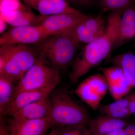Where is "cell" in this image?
Segmentation results:
<instances>
[{
  "mask_svg": "<svg viewBox=\"0 0 135 135\" xmlns=\"http://www.w3.org/2000/svg\"><path fill=\"white\" fill-rule=\"evenodd\" d=\"M83 20L61 35L69 38L79 45L80 44H88L94 41L97 38L85 26Z\"/></svg>",
  "mask_w": 135,
  "mask_h": 135,
  "instance_id": "d6986e66",
  "label": "cell"
},
{
  "mask_svg": "<svg viewBox=\"0 0 135 135\" xmlns=\"http://www.w3.org/2000/svg\"><path fill=\"white\" fill-rule=\"evenodd\" d=\"M60 128H57L53 129L47 135H58L60 131Z\"/></svg>",
  "mask_w": 135,
  "mask_h": 135,
  "instance_id": "1f68e13d",
  "label": "cell"
},
{
  "mask_svg": "<svg viewBox=\"0 0 135 135\" xmlns=\"http://www.w3.org/2000/svg\"><path fill=\"white\" fill-rule=\"evenodd\" d=\"M129 109L131 114H135V101L129 100Z\"/></svg>",
  "mask_w": 135,
  "mask_h": 135,
  "instance_id": "4dcf8cb0",
  "label": "cell"
},
{
  "mask_svg": "<svg viewBox=\"0 0 135 135\" xmlns=\"http://www.w3.org/2000/svg\"><path fill=\"white\" fill-rule=\"evenodd\" d=\"M135 36V2L124 9L119 22L118 38L116 45Z\"/></svg>",
  "mask_w": 135,
  "mask_h": 135,
  "instance_id": "7c38bea8",
  "label": "cell"
},
{
  "mask_svg": "<svg viewBox=\"0 0 135 135\" xmlns=\"http://www.w3.org/2000/svg\"><path fill=\"white\" fill-rule=\"evenodd\" d=\"M51 93L42 90H25L15 94L8 115L12 116L27 105L46 98Z\"/></svg>",
  "mask_w": 135,
  "mask_h": 135,
  "instance_id": "4fadbf2b",
  "label": "cell"
},
{
  "mask_svg": "<svg viewBox=\"0 0 135 135\" xmlns=\"http://www.w3.org/2000/svg\"><path fill=\"white\" fill-rule=\"evenodd\" d=\"M129 100L128 97L116 100L100 107L101 112L113 118L121 119L131 114L129 109Z\"/></svg>",
  "mask_w": 135,
  "mask_h": 135,
  "instance_id": "ac0fdd59",
  "label": "cell"
},
{
  "mask_svg": "<svg viewBox=\"0 0 135 135\" xmlns=\"http://www.w3.org/2000/svg\"><path fill=\"white\" fill-rule=\"evenodd\" d=\"M34 44H13L0 47V75L20 80L37 60Z\"/></svg>",
  "mask_w": 135,
  "mask_h": 135,
  "instance_id": "3957f363",
  "label": "cell"
},
{
  "mask_svg": "<svg viewBox=\"0 0 135 135\" xmlns=\"http://www.w3.org/2000/svg\"><path fill=\"white\" fill-rule=\"evenodd\" d=\"M86 80L99 97L103 99L109 89L108 83L104 75L97 74L86 79Z\"/></svg>",
  "mask_w": 135,
  "mask_h": 135,
  "instance_id": "44dd1931",
  "label": "cell"
},
{
  "mask_svg": "<svg viewBox=\"0 0 135 135\" xmlns=\"http://www.w3.org/2000/svg\"><path fill=\"white\" fill-rule=\"evenodd\" d=\"M1 18L11 26H22L40 25V15H37L30 8L1 13Z\"/></svg>",
  "mask_w": 135,
  "mask_h": 135,
  "instance_id": "8fae6325",
  "label": "cell"
},
{
  "mask_svg": "<svg viewBox=\"0 0 135 135\" xmlns=\"http://www.w3.org/2000/svg\"><path fill=\"white\" fill-rule=\"evenodd\" d=\"M117 83L123 90V92H125L126 95H127L129 92L131 88H133L124 75L120 78Z\"/></svg>",
  "mask_w": 135,
  "mask_h": 135,
  "instance_id": "484cf974",
  "label": "cell"
},
{
  "mask_svg": "<svg viewBox=\"0 0 135 135\" xmlns=\"http://www.w3.org/2000/svg\"><path fill=\"white\" fill-rule=\"evenodd\" d=\"M128 98L129 100H133V101H135V94L128 97Z\"/></svg>",
  "mask_w": 135,
  "mask_h": 135,
  "instance_id": "d6a6232c",
  "label": "cell"
},
{
  "mask_svg": "<svg viewBox=\"0 0 135 135\" xmlns=\"http://www.w3.org/2000/svg\"><path fill=\"white\" fill-rule=\"evenodd\" d=\"M71 6L86 7L92 5L95 0H66Z\"/></svg>",
  "mask_w": 135,
  "mask_h": 135,
  "instance_id": "4316f807",
  "label": "cell"
},
{
  "mask_svg": "<svg viewBox=\"0 0 135 135\" xmlns=\"http://www.w3.org/2000/svg\"><path fill=\"white\" fill-rule=\"evenodd\" d=\"M60 80V71L37 60L15 87V94L25 90H42L51 92Z\"/></svg>",
  "mask_w": 135,
  "mask_h": 135,
  "instance_id": "5b68a950",
  "label": "cell"
},
{
  "mask_svg": "<svg viewBox=\"0 0 135 135\" xmlns=\"http://www.w3.org/2000/svg\"><path fill=\"white\" fill-rule=\"evenodd\" d=\"M103 12L125 9L135 2V0H98Z\"/></svg>",
  "mask_w": 135,
  "mask_h": 135,
  "instance_id": "7402d4cb",
  "label": "cell"
},
{
  "mask_svg": "<svg viewBox=\"0 0 135 135\" xmlns=\"http://www.w3.org/2000/svg\"><path fill=\"white\" fill-rule=\"evenodd\" d=\"M83 23L94 35L97 38L103 36L105 33V21L100 15L95 17L89 16L83 21Z\"/></svg>",
  "mask_w": 135,
  "mask_h": 135,
  "instance_id": "ffe728a7",
  "label": "cell"
},
{
  "mask_svg": "<svg viewBox=\"0 0 135 135\" xmlns=\"http://www.w3.org/2000/svg\"><path fill=\"white\" fill-rule=\"evenodd\" d=\"M101 70L108 84L117 83L124 75L120 68L116 66L103 68Z\"/></svg>",
  "mask_w": 135,
  "mask_h": 135,
  "instance_id": "603a6c76",
  "label": "cell"
},
{
  "mask_svg": "<svg viewBox=\"0 0 135 135\" xmlns=\"http://www.w3.org/2000/svg\"><path fill=\"white\" fill-rule=\"evenodd\" d=\"M112 60L115 66L120 68L132 86H135V55L131 53H124L116 56Z\"/></svg>",
  "mask_w": 135,
  "mask_h": 135,
  "instance_id": "9a60e30c",
  "label": "cell"
},
{
  "mask_svg": "<svg viewBox=\"0 0 135 135\" xmlns=\"http://www.w3.org/2000/svg\"><path fill=\"white\" fill-rule=\"evenodd\" d=\"M123 10L111 12L105 33L86 44L75 56L69 74L71 84L75 85L81 77L101 63L109 55L113 46L116 45L119 22Z\"/></svg>",
  "mask_w": 135,
  "mask_h": 135,
  "instance_id": "6da1fadb",
  "label": "cell"
},
{
  "mask_svg": "<svg viewBox=\"0 0 135 135\" xmlns=\"http://www.w3.org/2000/svg\"><path fill=\"white\" fill-rule=\"evenodd\" d=\"M49 98L51 111L48 118L52 127H77L87 121L88 114L86 110L74 101L66 91L55 89Z\"/></svg>",
  "mask_w": 135,
  "mask_h": 135,
  "instance_id": "277c9868",
  "label": "cell"
},
{
  "mask_svg": "<svg viewBox=\"0 0 135 135\" xmlns=\"http://www.w3.org/2000/svg\"><path fill=\"white\" fill-rule=\"evenodd\" d=\"M75 94L94 110L99 108L102 98L92 89L86 80L78 85L75 90Z\"/></svg>",
  "mask_w": 135,
  "mask_h": 135,
  "instance_id": "e0dca14e",
  "label": "cell"
},
{
  "mask_svg": "<svg viewBox=\"0 0 135 135\" xmlns=\"http://www.w3.org/2000/svg\"><path fill=\"white\" fill-rule=\"evenodd\" d=\"M58 135H81L79 131L77 129H71V130H64L60 128Z\"/></svg>",
  "mask_w": 135,
  "mask_h": 135,
  "instance_id": "83f0119b",
  "label": "cell"
},
{
  "mask_svg": "<svg viewBox=\"0 0 135 135\" xmlns=\"http://www.w3.org/2000/svg\"><path fill=\"white\" fill-rule=\"evenodd\" d=\"M27 8L20 0H1V13Z\"/></svg>",
  "mask_w": 135,
  "mask_h": 135,
  "instance_id": "cb8c5ba5",
  "label": "cell"
},
{
  "mask_svg": "<svg viewBox=\"0 0 135 135\" xmlns=\"http://www.w3.org/2000/svg\"><path fill=\"white\" fill-rule=\"evenodd\" d=\"M51 111L49 95L46 98L27 105L11 117L21 119H36L49 118Z\"/></svg>",
  "mask_w": 135,
  "mask_h": 135,
  "instance_id": "30bf717a",
  "label": "cell"
},
{
  "mask_svg": "<svg viewBox=\"0 0 135 135\" xmlns=\"http://www.w3.org/2000/svg\"><path fill=\"white\" fill-rule=\"evenodd\" d=\"M26 7L37 11L40 15L50 16L60 13H81L66 0H20Z\"/></svg>",
  "mask_w": 135,
  "mask_h": 135,
  "instance_id": "9c48e42d",
  "label": "cell"
},
{
  "mask_svg": "<svg viewBox=\"0 0 135 135\" xmlns=\"http://www.w3.org/2000/svg\"><path fill=\"white\" fill-rule=\"evenodd\" d=\"M93 124V129H95L97 134L106 135L113 131L122 129L125 126V122L121 119L105 115L95 119Z\"/></svg>",
  "mask_w": 135,
  "mask_h": 135,
  "instance_id": "2e32d148",
  "label": "cell"
},
{
  "mask_svg": "<svg viewBox=\"0 0 135 135\" xmlns=\"http://www.w3.org/2000/svg\"><path fill=\"white\" fill-rule=\"evenodd\" d=\"M40 25L49 34L62 35L74 26L87 18L88 16L78 14L60 13L50 15H40Z\"/></svg>",
  "mask_w": 135,
  "mask_h": 135,
  "instance_id": "ba28073f",
  "label": "cell"
},
{
  "mask_svg": "<svg viewBox=\"0 0 135 135\" xmlns=\"http://www.w3.org/2000/svg\"><path fill=\"white\" fill-rule=\"evenodd\" d=\"M105 135H125V131L122 129H116Z\"/></svg>",
  "mask_w": 135,
  "mask_h": 135,
  "instance_id": "f546056e",
  "label": "cell"
},
{
  "mask_svg": "<svg viewBox=\"0 0 135 135\" xmlns=\"http://www.w3.org/2000/svg\"><path fill=\"white\" fill-rule=\"evenodd\" d=\"M49 35L41 25L11 26L1 35L0 46L35 44Z\"/></svg>",
  "mask_w": 135,
  "mask_h": 135,
  "instance_id": "8992f818",
  "label": "cell"
},
{
  "mask_svg": "<svg viewBox=\"0 0 135 135\" xmlns=\"http://www.w3.org/2000/svg\"><path fill=\"white\" fill-rule=\"evenodd\" d=\"M124 131L125 135H135V125H131L128 126Z\"/></svg>",
  "mask_w": 135,
  "mask_h": 135,
  "instance_id": "f1b7e54d",
  "label": "cell"
},
{
  "mask_svg": "<svg viewBox=\"0 0 135 135\" xmlns=\"http://www.w3.org/2000/svg\"><path fill=\"white\" fill-rule=\"evenodd\" d=\"M14 81L8 77L0 75V115L1 117L8 115L15 94Z\"/></svg>",
  "mask_w": 135,
  "mask_h": 135,
  "instance_id": "5bb4252c",
  "label": "cell"
},
{
  "mask_svg": "<svg viewBox=\"0 0 135 135\" xmlns=\"http://www.w3.org/2000/svg\"><path fill=\"white\" fill-rule=\"evenodd\" d=\"M34 45L37 60L60 71L72 62L79 46L67 37L54 34L49 35Z\"/></svg>",
  "mask_w": 135,
  "mask_h": 135,
  "instance_id": "7a4b0ae2",
  "label": "cell"
},
{
  "mask_svg": "<svg viewBox=\"0 0 135 135\" xmlns=\"http://www.w3.org/2000/svg\"><path fill=\"white\" fill-rule=\"evenodd\" d=\"M109 90L110 94L112 98L115 101L122 99L123 97L126 95L125 92L121 88L119 84L117 83L108 84Z\"/></svg>",
  "mask_w": 135,
  "mask_h": 135,
  "instance_id": "d4e9b609",
  "label": "cell"
},
{
  "mask_svg": "<svg viewBox=\"0 0 135 135\" xmlns=\"http://www.w3.org/2000/svg\"><path fill=\"white\" fill-rule=\"evenodd\" d=\"M1 125L6 135H42L52 127L48 118L36 119H21L11 117L6 123L1 117Z\"/></svg>",
  "mask_w": 135,
  "mask_h": 135,
  "instance_id": "52a82bcc",
  "label": "cell"
}]
</instances>
